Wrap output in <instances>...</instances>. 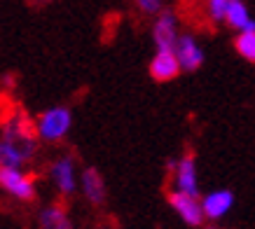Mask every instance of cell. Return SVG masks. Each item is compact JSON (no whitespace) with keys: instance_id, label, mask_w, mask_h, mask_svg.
<instances>
[{"instance_id":"obj_1","label":"cell","mask_w":255,"mask_h":229,"mask_svg":"<svg viewBox=\"0 0 255 229\" xmlns=\"http://www.w3.org/2000/svg\"><path fill=\"white\" fill-rule=\"evenodd\" d=\"M0 138L7 140L26 157V161L31 164L38 154L40 138L35 131V119L31 114L21 110L19 106H12L9 113L0 114Z\"/></svg>"},{"instance_id":"obj_2","label":"cell","mask_w":255,"mask_h":229,"mask_svg":"<svg viewBox=\"0 0 255 229\" xmlns=\"http://www.w3.org/2000/svg\"><path fill=\"white\" fill-rule=\"evenodd\" d=\"M73 126V113L66 106L47 108L35 117V131L42 143H61Z\"/></svg>"},{"instance_id":"obj_3","label":"cell","mask_w":255,"mask_h":229,"mask_svg":"<svg viewBox=\"0 0 255 229\" xmlns=\"http://www.w3.org/2000/svg\"><path fill=\"white\" fill-rule=\"evenodd\" d=\"M0 190L9 194L16 201L31 204L38 197V183L33 173H26L23 168H7L0 166Z\"/></svg>"},{"instance_id":"obj_4","label":"cell","mask_w":255,"mask_h":229,"mask_svg":"<svg viewBox=\"0 0 255 229\" xmlns=\"http://www.w3.org/2000/svg\"><path fill=\"white\" fill-rule=\"evenodd\" d=\"M171 178H173V190L199 197V178H197V157L192 150L183 152V157L178 159H169L166 161Z\"/></svg>"},{"instance_id":"obj_5","label":"cell","mask_w":255,"mask_h":229,"mask_svg":"<svg viewBox=\"0 0 255 229\" xmlns=\"http://www.w3.org/2000/svg\"><path fill=\"white\" fill-rule=\"evenodd\" d=\"M49 178L54 187L59 190L61 199H70L80 187V180H78V164L70 154H61L56 157L52 164H49Z\"/></svg>"},{"instance_id":"obj_6","label":"cell","mask_w":255,"mask_h":229,"mask_svg":"<svg viewBox=\"0 0 255 229\" xmlns=\"http://www.w3.org/2000/svg\"><path fill=\"white\" fill-rule=\"evenodd\" d=\"M166 201H169L171 211L185 222L187 227H192V229L204 227L206 218H204V208H201V199L199 197H192V194L173 190V192L166 194Z\"/></svg>"},{"instance_id":"obj_7","label":"cell","mask_w":255,"mask_h":229,"mask_svg":"<svg viewBox=\"0 0 255 229\" xmlns=\"http://www.w3.org/2000/svg\"><path fill=\"white\" fill-rule=\"evenodd\" d=\"M178 14L173 9L164 7L152 21V42L155 49H173L178 42Z\"/></svg>"},{"instance_id":"obj_8","label":"cell","mask_w":255,"mask_h":229,"mask_svg":"<svg viewBox=\"0 0 255 229\" xmlns=\"http://www.w3.org/2000/svg\"><path fill=\"white\" fill-rule=\"evenodd\" d=\"M173 52H176L178 61H180L183 73H194L206 61V54H204V49H201V45L197 42V38H194L192 33H180Z\"/></svg>"},{"instance_id":"obj_9","label":"cell","mask_w":255,"mask_h":229,"mask_svg":"<svg viewBox=\"0 0 255 229\" xmlns=\"http://www.w3.org/2000/svg\"><path fill=\"white\" fill-rule=\"evenodd\" d=\"M147 73H150V77H152L157 84H164V82L176 80V77L183 73V68H180V61H178V56L173 49H157V52L152 54V59H150Z\"/></svg>"},{"instance_id":"obj_10","label":"cell","mask_w":255,"mask_h":229,"mask_svg":"<svg viewBox=\"0 0 255 229\" xmlns=\"http://www.w3.org/2000/svg\"><path fill=\"white\" fill-rule=\"evenodd\" d=\"M80 192L85 197L87 204H92L94 208H101L108 199V190H106V180L101 176V171L96 166H85L80 173Z\"/></svg>"},{"instance_id":"obj_11","label":"cell","mask_w":255,"mask_h":229,"mask_svg":"<svg viewBox=\"0 0 255 229\" xmlns=\"http://www.w3.org/2000/svg\"><path fill=\"white\" fill-rule=\"evenodd\" d=\"M234 206V192L232 190H213L206 197H201V208H204V218L209 222L223 220L225 215L232 211Z\"/></svg>"},{"instance_id":"obj_12","label":"cell","mask_w":255,"mask_h":229,"mask_svg":"<svg viewBox=\"0 0 255 229\" xmlns=\"http://www.w3.org/2000/svg\"><path fill=\"white\" fill-rule=\"evenodd\" d=\"M38 229H75V225L70 220L68 206H66V199L63 201H52V204L40 208Z\"/></svg>"},{"instance_id":"obj_13","label":"cell","mask_w":255,"mask_h":229,"mask_svg":"<svg viewBox=\"0 0 255 229\" xmlns=\"http://www.w3.org/2000/svg\"><path fill=\"white\" fill-rule=\"evenodd\" d=\"M225 23L232 31H255V19L248 12V5L244 0H230L227 2V12H225Z\"/></svg>"},{"instance_id":"obj_14","label":"cell","mask_w":255,"mask_h":229,"mask_svg":"<svg viewBox=\"0 0 255 229\" xmlns=\"http://www.w3.org/2000/svg\"><path fill=\"white\" fill-rule=\"evenodd\" d=\"M234 52L239 54L244 61L255 63V31H241L234 38Z\"/></svg>"},{"instance_id":"obj_15","label":"cell","mask_w":255,"mask_h":229,"mask_svg":"<svg viewBox=\"0 0 255 229\" xmlns=\"http://www.w3.org/2000/svg\"><path fill=\"white\" fill-rule=\"evenodd\" d=\"M28 164L26 157H23L19 150H16L12 143L2 140L0 138V166H7V168H23Z\"/></svg>"},{"instance_id":"obj_16","label":"cell","mask_w":255,"mask_h":229,"mask_svg":"<svg viewBox=\"0 0 255 229\" xmlns=\"http://www.w3.org/2000/svg\"><path fill=\"white\" fill-rule=\"evenodd\" d=\"M227 2L230 0H206V16L213 23H223L225 21V12H227Z\"/></svg>"},{"instance_id":"obj_17","label":"cell","mask_w":255,"mask_h":229,"mask_svg":"<svg viewBox=\"0 0 255 229\" xmlns=\"http://www.w3.org/2000/svg\"><path fill=\"white\" fill-rule=\"evenodd\" d=\"M133 5L143 16H157L164 9V0H133Z\"/></svg>"},{"instance_id":"obj_18","label":"cell","mask_w":255,"mask_h":229,"mask_svg":"<svg viewBox=\"0 0 255 229\" xmlns=\"http://www.w3.org/2000/svg\"><path fill=\"white\" fill-rule=\"evenodd\" d=\"M201 229H220V227H218V225H213V222H211V225H204V227H201Z\"/></svg>"},{"instance_id":"obj_19","label":"cell","mask_w":255,"mask_h":229,"mask_svg":"<svg viewBox=\"0 0 255 229\" xmlns=\"http://www.w3.org/2000/svg\"><path fill=\"white\" fill-rule=\"evenodd\" d=\"M31 2H49V0H31Z\"/></svg>"}]
</instances>
